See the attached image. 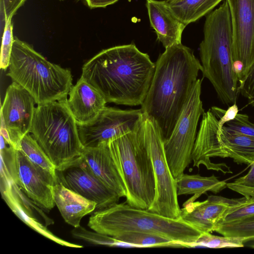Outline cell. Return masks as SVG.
<instances>
[{
  "label": "cell",
  "instance_id": "836d02e7",
  "mask_svg": "<svg viewBox=\"0 0 254 254\" xmlns=\"http://www.w3.org/2000/svg\"><path fill=\"white\" fill-rule=\"evenodd\" d=\"M239 109L236 103H234L230 106L228 109L224 112L223 114L220 117L218 122V130H220L222 127L228 122L235 119L238 114Z\"/></svg>",
  "mask_w": 254,
  "mask_h": 254
},
{
  "label": "cell",
  "instance_id": "8d00e7d4",
  "mask_svg": "<svg viewBox=\"0 0 254 254\" xmlns=\"http://www.w3.org/2000/svg\"></svg>",
  "mask_w": 254,
  "mask_h": 254
},
{
  "label": "cell",
  "instance_id": "2e32d148",
  "mask_svg": "<svg viewBox=\"0 0 254 254\" xmlns=\"http://www.w3.org/2000/svg\"><path fill=\"white\" fill-rule=\"evenodd\" d=\"M242 199L210 195L203 201H186L181 208L180 217L200 233H211L215 231L226 211Z\"/></svg>",
  "mask_w": 254,
  "mask_h": 254
},
{
  "label": "cell",
  "instance_id": "6da1fadb",
  "mask_svg": "<svg viewBox=\"0 0 254 254\" xmlns=\"http://www.w3.org/2000/svg\"><path fill=\"white\" fill-rule=\"evenodd\" d=\"M155 69L149 56L134 44L105 49L85 63L81 77L94 87L107 103L141 105Z\"/></svg>",
  "mask_w": 254,
  "mask_h": 254
},
{
  "label": "cell",
  "instance_id": "7a4b0ae2",
  "mask_svg": "<svg viewBox=\"0 0 254 254\" xmlns=\"http://www.w3.org/2000/svg\"><path fill=\"white\" fill-rule=\"evenodd\" d=\"M201 70L192 51L182 43L165 49L158 58L141 110L157 124L164 141L170 136Z\"/></svg>",
  "mask_w": 254,
  "mask_h": 254
},
{
  "label": "cell",
  "instance_id": "ac0fdd59",
  "mask_svg": "<svg viewBox=\"0 0 254 254\" xmlns=\"http://www.w3.org/2000/svg\"><path fill=\"white\" fill-rule=\"evenodd\" d=\"M82 157L92 172L107 187L120 197H126L127 189L111 155L108 143L84 148Z\"/></svg>",
  "mask_w": 254,
  "mask_h": 254
},
{
  "label": "cell",
  "instance_id": "30bf717a",
  "mask_svg": "<svg viewBox=\"0 0 254 254\" xmlns=\"http://www.w3.org/2000/svg\"><path fill=\"white\" fill-rule=\"evenodd\" d=\"M201 81H195L170 136L164 141L168 164L176 180L192 162L198 123L205 112L200 99Z\"/></svg>",
  "mask_w": 254,
  "mask_h": 254
},
{
  "label": "cell",
  "instance_id": "e0dca14e",
  "mask_svg": "<svg viewBox=\"0 0 254 254\" xmlns=\"http://www.w3.org/2000/svg\"><path fill=\"white\" fill-rule=\"evenodd\" d=\"M68 96L66 105L78 125L92 122L107 103L102 94L82 77L72 86Z\"/></svg>",
  "mask_w": 254,
  "mask_h": 254
},
{
  "label": "cell",
  "instance_id": "7402d4cb",
  "mask_svg": "<svg viewBox=\"0 0 254 254\" xmlns=\"http://www.w3.org/2000/svg\"><path fill=\"white\" fill-rule=\"evenodd\" d=\"M222 0H166L175 16L186 26L210 11Z\"/></svg>",
  "mask_w": 254,
  "mask_h": 254
},
{
  "label": "cell",
  "instance_id": "ba28073f",
  "mask_svg": "<svg viewBox=\"0 0 254 254\" xmlns=\"http://www.w3.org/2000/svg\"><path fill=\"white\" fill-rule=\"evenodd\" d=\"M218 120L211 110L204 112L192 154L193 166L222 172L224 164L212 162L213 157L230 158L238 164L254 162V137L244 135L224 126L218 130Z\"/></svg>",
  "mask_w": 254,
  "mask_h": 254
},
{
  "label": "cell",
  "instance_id": "9a60e30c",
  "mask_svg": "<svg viewBox=\"0 0 254 254\" xmlns=\"http://www.w3.org/2000/svg\"><path fill=\"white\" fill-rule=\"evenodd\" d=\"M58 180L65 187L96 203L95 210L118 203L120 197L90 170L82 157L65 169L57 171Z\"/></svg>",
  "mask_w": 254,
  "mask_h": 254
},
{
  "label": "cell",
  "instance_id": "44dd1931",
  "mask_svg": "<svg viewBox=\"0 0 254 254\" xmlns=\"http://www.w3.org/2000/svg\"><path fill=\"white\" fill-rule=\"evenodd\" d=\"M176 185L178 195L193 194L187 202L194 201L207 191L217 193L227 188V183L220 181L214 175L202 177L184 174L176 180Z\"/></svg>",
  "mask_w": 254,
  "mask_h": 254
},
{
  "label": "cell",
  "instance_id": "8fae6325",
  "mask_svg": "<svg viewBox=\"0 0 254 254\" xmlns=\"http://www.w3.org/2000/svg\"><path fill=\"white\" fill-rule=\"evenodd\" d=\"M6 175L39 207L50 210L55 206L54 188L58 177L30 161L15 150L6 163Z\"/></svg>",
  "mask_w": 254,
  "mask_h": 254
},
{
  "label": "cell",
  "instance_id": "4316f807",
  "mask_svg": "<svg viewBox=\"0 0 254 254\" xmlns=\"http://www.w3.org/2000/svg\"><path fill=\"white\" fill-rule=\"evenodd\" d=\"M244 243L239 237L218 236L210 233H201L192 243L187 245V248H232L243 247Z\"/></svg>",
  "mask_w": 254,
  "mask_h": 254
},
{
  "label": "cell",
  "instance_id": "d6986e66",
  "mask_svg": "<svg viewBox=\"0 0 254 254\" xmlns=\"http://www.w3.org/2000/svg\"><path fill=\"white\" fill-rule=\"evenodd\" d=\"M151 27L165 49L182 43V35L186 26L173 14L166 0H146Z\"/></svg>",
  "mask_w": 254,
  "mask_h": 254
},
{
  "label": "cell",
  "instance_id": "8992f818",
  "mask_svg": "<svg viewBox=\"0 0 254 254\" xmlns=\"http://www.w3.org/2000/svg\"><path fill=\"white\" fill-rule=\"evenodd\" d=\"M57 171L79 161L84 149L77 124L65 101L38 104L30 132Z\"/></svg>",
  "mask_w": 254,
  "mask_h": 254
},
{
  "label": "cell",
  "instance_id": "603a6c76",
  "mask_svg": "<svg viewBox=\"0 0 254 254\" xmlns=\"http://www.w3.org/2000/svg\"><path fill=\"white\" fill-rule=\"evenodd\" d=\"M115 238L125 243L135 245L136 248L175 247L183 246L163 236L144 232L128 231L123 233Z\"/></svg>",
  "mask_w": 254,
  "mask_h": 254
},
{
  "label": "cell",
  "instance_id": "f546056e",
  "mask_svg": "<svg viewBox=\"0 0 254 254\" xmlns=\"http://www.w3.org/2000/svg\"><path fill=\"white\" fill-rule=\"evenodd\" d=\"M2 33L0 67L2 70H5L8 68L10 64L14 41L12 19L5 23Z\"/></svg>",
  "mask_w": 254,
  "mask_h": 254
},
{
  "label": "cell",
  "instance_id": "5bb4252c",
  "mask_svg": "<svg viewBox=\"0 0 254 254\" xmlns=\"http://www.w3.org/2000/svg\"><path fill=\"white\" fill-rule=\"evenodd\" d=\"M226 1L233 31V61H240L244 65L239 83L254 63V0Z\"/></svg>",
  "mask_w": 254,
  "mask_h": 254
},
{
  "label": "cell",
  "instance_id": "1f68e13d",
  "mask_svg": "<svg viewBox=\"0 0 254 254\" xmlns=\"http://www.w3.org/2000/svg\"><path fill=\"white\" fill-rule=\"evenodd\" d=\"M239 83V93L247 98L249 104L254 107V63L246 77Z\"/></svg>",
  "mask_w": 254,
  "mask_h": 254
},
{
  "label": "cell",
  "instance_id": "e575fe53",
  "mask_svg": "<svg viewBox=\"0 0 254 254\" xmlns=\"http://www.w3.org/2000/svg\"><path fill=\"white\" fill-rule=\"evenodd\" d=\"M91 8L105 7L116 2L119 0H83Z\"/></svg>",
  "mask_w": 254,
  "mask_h": 254
},
{
  "label": "cell",
  "instance_id": "83f0119b",
  "mask_svg": "<svg viewBox=\"0 0 254 254\" xmlns=\"http://www.w3.org/2000/svg\"><path fill=\"white\" fill-rule=\"evenodd\" d=\"M254 215V197H243L238 203L231 206L218 224L235 222Z\"/></svg>",
  "mask_w": 254,
  "mask_h": 254
},
{
  "label": "cell",
  "instance_id": "d6a6232c",
  "mask_svg": "<svg viewBox=\"0 0 254 254\" xmlns=\"http://www.w3.org/2000/svg\"><path fill=\"white\" fill-rule=\"evenodd\" d=\"M26 0H0V21L3 26L10 19Z\"/></svg>",
  "mask_w": 254,
  "mask_h": 254
},
{
  "label": "cell",
  "instance_id": "d4e9b609",
  "mask_svg": "<svg viewBox=\"0 0 254 254\" xmlns=\"http://www.w3.org/2000/svg\"><path fill=\"white\" fill-rule=\"evenodd\" d=\"M215 231L224 236L239 237L244 243L254 241V215L235 222L218 224Z\"/></svg>",
  "mask_w": 254,
  "mask_h": 254
},
{
  "label": "cell",
  "instance_id": "7c38bea8",
  "mask_svg": "<svg viewBox=\"0 0 254 254\" xmlns=\"http://www.w3.org/2000/svg\"><path fill=\"white\" fill-rule=\"evenodd\" d=\"M143 114L140 109L124 110L105 106L92 122L78 125L77 129L84 148H93L130 132L137 131Z\"/></svg>",
  "mask_w": 254,
  "mask_h": 254
},
{
  "label": "cell",
  "instance_id": "d590c367",
  "mask_svg": "<svg viewBox=\"0 0 254 254\" xmlns=\"http://www.w3.org/2000/svg\"><path fill=\"white\" fill-rule=\"evenodd\" d=\"M0 135L3 137L6 143L8 145H10V141L8 132L7 128L6 127L3 119L1 116H0Z\"/></svg>",
  "mask_w": 254,
  "mask_h": 254
},
{
  "label": "cell",
  "instance_id": "9c48e42d",
  "mask_svg": "<svg viewBox=\"0 0 254 254\" xmlns=\"http://www.w3.org/2000/svg\"><path fill=\"white\" fill-rule=\"evenodd\" d=\"M138 132L151 161L155 177V196L148 210L170 218H179L181 208L176 180L168 164L160 128L153 119L143 115Z\"/></svg>",
  "mask_w": 254,
  "mask_h": 254
},
{
  "label": "cell",
  "instance_id": "277c9868",
  "mask_svg": "<svg viewBox=\"0 0 254 254\" xmlns=\"http://www.w3.org/2000/svg\"><path fill=\"white\" fill-rule=\"evenodd\" d=\"M88 226L95 232L113 237L128 231L154 234L180 243L183 248L201 234L181 217L170 218L132 207L126 202L96 210L89 217Z\"/></svg>",
  "mask_w": 254,
  "mask_h": 254
},
{
  "label": "cell",
  "instance_id": "5b68a950",
  "mask_svg": "<svg viewBox=\"0 0 254 254\" xmlns=\"http://www.w3.org/2000/svg\"><path fill=\"white\" fill-rule=\"evenodd\" d=\"M6 75L25 89L37 105L65 101L73 86L69 69L48 61L16 37Z\"/></svg>",
  "mask_w": 254,
  "mask_h": 254
},
{
  "label": "cell",
  "instance_id": "52a82bcc",
  "mask_svg": "<svg viewBox=\"0 0 254 254\" xmlns=\"http://www.w3.org/2000/svg\"><path fill=\"white\" fill-rule=\"evenodd\" d=\"M138 130L110 141L108 147L127 189L126 202L132 207L149 209L155 196V177Z\"/></svg>",
  "mask_w": 254,
  "mask_h": 254
},
{
  "label": "cell",
  "instance_id": "f1b7e54d",
  "mask_svg": "<svg viewBox=\"0 0 254 254\" xmlns=\"http://www.w3.org/2000/svg\"><path fill=\"white\" fill-rule=\"evenodd\" d=\"M250 166V169L246 175L232 182L227 183V188L247 198L254 197V162Z\"/></svg>",
  "mask_w": 254,
  "mask_h": 254
},
{
  "label": "cell",
  "instance_id": "4fadbf2b",
  "mask_svg": "<svg viewBox=\"0 0 254 254\" xmlns=\"http://www.w3.org/2000/svg\"><path fill=\"white\" fill-rule=\"evenodd\" d=\"M36 102L32 95L15 82L7 88L0 116L8 132L10 144L19 150L21 140L30 132Z\"/></svg>",
  "mask_w": 254,
  "mask_h": 254
},
{
  "label": "cell",
  "instance_id": "484cf974",
  "mask_svg": "<svg viewBox=\"0 0 254 254\" xmlns=\"http://www.w3.org/2000/svg\"><path fill=\"white\" fill-rule=\"evenodd\" d=\"M71 233L75 239L95 245H102L111 247L136 248L135 245L132 244L123 242L106 234L94 231H89L81 226L74 228Z\"/></svg>",
  "mask_w": 254,
  "mask_h": 254
},
{
  "label": "cell",
  "instance_id": "cb8c5ba5",
  "mask_svg": "<svg viewBox=\"0 0 254 254\" xmlns=\"http://www.w3.org/2000/svg\"><path fill=\"white\" fill-rule=\"evenodd\" d=\"M19 150L32 163L57 177L55 166L29 133L26 134L21 140Z\"/></svg>",
  "mask_w": 254,
  "mask_h": 254
},
{
  "label": "cell",
  "instance_id": "4dcf8cb0",
  "mask_svg": "<svg viewBox=\"0 0 254 254\" xmlns=\"http://www.w3.org/2000/svg\"><path fill=\"white\" fill-rule=\"evenodd\" d=\"M227 127L236 133L254 137V124L245 114H238L235 119L226 124Z\"/></svg>",
  "mask_w": 254,
  "mask_h": 254
},
{
  "label": "cell",
  "instance_id": "ffe728a7",
  "mask_svg": "<svg viewBox=\"0 0 254 254\" xmlns=\"http://www.w3.org/2000/svg\"><path fill=\"white\" fill-rule=\"evenodd\" d=\"M54 200L66 223L74 228L81 219L96 210V203L64 186L59 180L54 188Z\"/></svg>",
  "mask_w": 254,
  "mask_h": 254
},
{
  "label": "cell",
  "instance_id": "3957f363",
  "mask_svg": "<svg viewBox=\"0 0 254 254\" xmlns=\"http://www.w3.org/2000/svg\"><path fill=\"white\" fill-rule=\"evenodd\" d=\"M199 46L203 77L209 80L224 104L236 103L239 79L233 70V31L226 0L206 17Z\"/></svg>",
  "mask_w": 254,
  "mask_h": 254
}]
</instances>
